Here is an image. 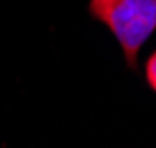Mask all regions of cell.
Instances as JSON below:
<instances>
[{"instance_id": "obj_1", "label": "cell", "mask_w": 156, "mask_h": 148, "mask_svg": "<svg viewBox=\"0 0 156 148\" xmlns=\"http://www.w3.org/2000/svg\"><path fill=\"white\" fill-rule=\"evenodd\" d=\"M90 13L119 40L129 67L156 29V0H90Z\"/></svg>"}, {"instance_id": "obj_2", "label": "cell", "mask_w": 156, "mask_h": 148, "mask_svg": "<svg viewBox=\"0 0 156 148\" xmlns=\"http://www.w3.org/2000/svg\"><path fill=\"white\" fill-rule=\"evenodd\" d=\"M146 79H148V86L156 92V52L148 59V65H146Z\"/></svg>"}]
</instances>
